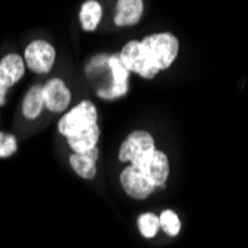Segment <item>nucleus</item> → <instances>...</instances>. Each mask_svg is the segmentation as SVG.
Instances as JSON below:
<instances>
[{"mask_svg":"<svg viewBox=\"0 0 248 248\" xmlns=\"http://www.w3.org/2000/svg\"><path fill=\"white\" fill-rule=\"evenodd\" d=\"M141 46L157 70H165L178 54V40L170 33H157L141 40Z\"/></svg>","mask_w":248,"mask_h":248,"instance_id":"obj_1","label":"nucleus"},{"mask_svg":"<svg viewBox=\"0 0 248 248\" xmlns=\"http://www.w3.org/2000/svg\"><path fill=\"white\" fill-rule=\"evenodd\" d=\"M134 168H137L153 187H161L165 185L170 175V162L165 153L159 150H150L131 162Z\"/></svg>","mask_w":248,"mask_h":248,"instance_id":"obj_2","label":"nucleus"},{"mask_svg":"<svg viewBox=\"0 0 248 248\" xmlns=\"http://www.w3.org/2000/svg\"><path fill=\"white\" fill-rule=\"evenodd\" d=\"M93 124H97V108L93 103L82 101L60 119L58 132L67 139L69 135H73Z\"/></svg>","mask_w":248,"mask_h":248,"instance_id":"obj_3","label":"nucleus"},{"mask_svg":"<svg viewBox=\"0 0 248 248\" xmlns=\"http://www.w3.org/2000/svg\"><path fill=\"white\" fill-rule=\"evenodd\" d=\"M24 62L33 73H49L55 62V48L46 40H33L24 51Z\"/></svg>","mask_w":248,"mask_h":248,"instance_id":"obj_4","label":"nucleus"},{"mask_svg":"<svg viewBox=\"0 0 248 248\" xmlns=\"http://www.w3.org/2000/svg\"><path fill=\"white\" fill-rule=\"evenodd\" d=\"M119 55H121L124 65L128 69V72H135L146 79L155 78L157 75V72H159L150 62L149 57L146 55V52L141 46V42H139V40L128 42L124 46V49L119 52Z\"/></svg>","mask_w":248,"mask_h":248,"instance_id":"obj_5","label":"nucleus"},{"mask_svg":"<svg viewBox=\"0 0 248 248\" xmlns=\"http://www.w3.org/2000/svg\"><path fill=\"white\" fill-rule=\"evenodd\" d=\"M42 89H43L45 107L49 111L60 113V111H64L69 107L72 100V93L61 79L58 78L49 79L46 83L42 85Z\"/></svg>","mask_w":248,"mask_h":248,"instance_id":"obj_6","label":"nucleus"},{"mask_svg":"<svg viewBox=\"0 0 248 248\" xmlns=\"http://www.w3.org/2000/svg\"><path fill=\"white\" fill-rule=\"evenodd\" d=\"M150 150H155V140L146 131H134L126 140L122 143L119 150L121 162H132L135 157H139Z\"/></svg>","mask_w":248,"mask_h":248,"instance_id":"obj_7","label":"nucleus"},{"mask_svg":"<svg viewBox=\"0 0 248 248\" xmlns=\"http://www.w3.org/2000/svg\"><path fill=\"white\" fill-rule=\"evenodd\" d=\"M121 185L125 193L134 199H146L152 195L155 187L149 180L132 165L126 167L121 174Z\"/></svg>","mask_w":248,"mask_h":248,"instance_id":"obj_8","label":"nucleus"},{"mask_svg":"<svg viewBox=\"0 0 248 248\" xmlns=\"http://www.w3.org/2000/svg\"><path fill=\"white\" fill-rule=\"evenodd\" d=\"M26 73V62L18 54H8L0 60V83L11 88Z\"/></svg>","mask_w":248,"mask_h":248,"instance_id":"obj_9","label":"nucleus"},{"mask_svg":"<svg viewBox=\"0 0 248 248\" xmlns=\"http://www.w3.org/2000/svg\"><path fill=\"white\" fill-rule=\"evenodd\" d=\"M141 0H119L115 11V24L118 27L135 26L143 15Z\"/></svg>","mask_w":248,"mask_h":248,"instance_id":"obj_10","label":"nucleus"},{"mask_svg":"<svg viewBox=\"0 0 248 248\" xmlns=\"http://www.w3.org/2000/svg\"><path fill=\"white\" fill-rule=\"evenodd\" d=\"M98 139H100L98 124H93L73 135H69L67 137V143L72 147L73 153H86L91 149L97 147Z\"/></svg>","mask_w":248,"mask_h":248,"instance_id":"obj_11","label":"nucleus"},{"mask_svg":"<svg viewBox=\"0 0 248 248\" xmlns=\"http://www.w3.org/2000/svg\"><path fill=\"white\" fill-rule=\"evenodd\" d=\"M97 159L98 149L94 147L86 153H73L70 156V165L79 177L91 180L97 174Z\"/></svg>","mask_w":248,"mask_h":248,"instance_id":"obj_12","label":"nucleus"},{"mask_svg":"<svg viewBox=\"0 0 248 248\" xmlns=\"http://www.w3.org/2000/svg\"><path fill=\"white\" fill-rule=\"evenodd\" d=\"M22 115L29 121L37 119L45 108V100H43V89L42 85H33L27 94L22 98Z\"/></svg>","mask_w":248,"mask_h":248,"instance_id":"obj_13","label":"nucleus"},{"mask_svg":"<svg viewBox=\"0 0 248 248\" xmlns=\"http://www.w3.org/2000/svg\"><path fill=\"white\" fill-rule=\"evenodd\" d=\"M101 5L95 0H89V2H85L80 8V24L82 29L86 31H94L97 29V26L100 24L101 21Z\"/></svg>","mask_w":248,"mask_h":248,"instance_id":"obj_14","label":"nucleus"},{"mask_svg":"<svg viewBox=\"0 0 248 248\" xmlns=\"http://www.w3.org/2000/svg\"><path fill=\"white\" fill-rule=\"evenodd\" d=\"M159 228H161V224H159V217L157 216L152 213H146L139 217V229L143 236L153 238L157 233V231H159Z\"/></svg>","mask_w":248,"mask_h":248,"instance_id":"obj_15","label":"nucleus"},{"mask_svg":"<svg viewBox=\"0 0 248 248\" xmlns=\"http://www.w3.org/2000/svg\"><path fill=\"white\" fill-rule=\"evenodd\" d=\"M159 224L161 228L170 235V236H175L180 232V228H182V223H180L178 216L171 211V210H165L161 217H159Z\"/></svg>","mask_w":248,"mask_h":248,"instance_id":"obj_16","label":"nucleus"},{"mask_svg":"<svg viewBox=\"0 0 248 248\" xmlns=\"http://www.w3.org/2000/svg\"><path fill=\"white\" fill-rule=\"evenodd\" d=\"M16 139L12 134L0 132V159L3 157H9L16 152Z\"/></svg>","mask_w":248,"mask_h":248,"instance_id":"obj_17","label":"nucleus"},{"mask_svg":"<svg viewBox=\"0 0 248 248\" xmlns=\"http://www.w3.org/2000/svg\"><path fill=\"white\" fill-rule=\"evenodd\" d=\"M8 91H9V88L0 83V106L6 104V94H8Z\"/></svg>","mask_w":248,"mask_h":248,"instance_id":"obj_18","label":"nucleus"}]
</instances>
